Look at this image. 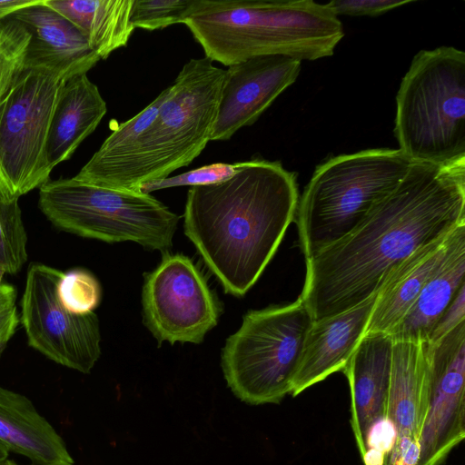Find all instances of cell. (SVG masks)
I'll list each match as a JSON object with an SVG mask.
<instances>
[{
	"label": "cell",
	"mask_w": 465,
	"mask_h": 465,
	"mask_svg": "<svg viewBox=\"0 0 465 465\" xmlns=\"http://www.w3.org/2000/svg\"><path fill=\"white\" fill-rule=\"evenodd\" d=\"M462 322H465V284L459 289L438 319L425 342L431 344L438 342Z\"/></svg>",
	"instance_id": "obj_30"
},
{
	"label": "cell",
	"mask_w": 465,
	"mask_h": 465,
	"mask_svg": "<svg viewBox=\"0 0 465 465\" xmlns=\"http://www.w3.org/2000/svg\"><path fill=\"white\" fill-rule=\"evenodd\" d=\"M296 174L253 158L216 183L193 186L184 233L226 293L243 296L275 254L299 202Z\"/></svg>",
	"instance_id": "obj_2"
},
{
	"label": "cell",
	"mask_w": 465,
	"mask_h": 465,
	"mask_svg": "<svg viewBox=\"0 0 465 465\" xmlns=\"http://www.w3.org/2000/svg\"><path fill=\"white\" fill-rule=\"evenodd\" d=\"M30 34L12 18L0 22V101L25 71Z\"/></svg>",
	"instance_id": "obj_24"
},
{
	"label": "cell",
	"mask_w": 465,
	"mask_h": 465,
	"mask_svg": "<svg viewBox=\"0 0 465 465\" xmlns=\"http://www.w3.org/2000/svg\"><path fill=\"white\" fill-rule=\"evenodd\" d=\"M184 25L205 57L226 66L262 55L328 57L344 36L327 4L312 0H195Z\"/></svg>",
	"instance_id": "obj_3"
},
{
	"label": "cell",
	"mask_w": 465,
	"mask_h": 465,
	"mask_svg": "<svg viewBox=\"0 0 465 465\" xmlns=\"http://www.w3.org/2000/svg\"><path fill=\"white\" fill-rule=\"evenodd\" d=\"M377 294L341 313L313 321L290 394L297 396L331 374L342 371L365 334Z\"/></svg>",
	"instance_id": "obj_17"
},
{
	"label": "cell",
	"mask_w": 465,
	"mask_h": 465,
	"mask_svg": "<svg viewBox=\"0 0 465 465\" xmlns=\"http://www.w3.org/2000/svg\"><path fill=\"white\" fill-rule=\"evenodd\" d=\"M312 322L301 298L248 312L222 350V369L232 393L251 405L280 403L291 392Z\"/></svg>",
	"instance_id": "obj_7"
},
{
	"label": "cell",
	"mask_w": 465,
	"mask_h": 465,
	"mask_svg": "<svg viewBox=\"0 0 465 465\" xmlns=\"http://www.w3.org/2000/svg\"><path fill=\"white\" fill-rule=\"evenodd\" d=\"M4 274L0 270V355L20 323L16 308V289L10 283L3 282Z\"/></svg>",
	"instance_id": "obj_29"
},
{
	"label": "cell",
	"mask_w": 465,
	"mask_h": 465,
	"mask_svg": "<svg viewBox=\"0 0 465 465\" xmlns=\"http://www.w3.org/2000/svg\"><path fill=\"white\" fill-rule=\"evenodd\" d=\"M399 149H368L318 165L299 197L297 228L305 260L353 231L407 173Z\"/></svg>",
	"instance_id": "obj_4"
},
{
	"label": "cell",
	"mask_w": 465,
	"mask_h": 465,
	"mask_svg": "<svg viewBox=\"0 0 465 465\" xmlns=\"http://www.w3.org/2000/svg\"><path fill=\"white\" fill-rule=\"evenodd\" d=\"M0 465H18L15 461L6 459L5 461L0 463Z\"/></svg>",
	"instance_id": "obj_33"
},
{
	"label": "cell",
	"mask_w": 465,
	"mask_h": 465,
	"mask_svg": "<svg viewBox=\"0 0 465 465\" xmlns=\"http://www.w3.org/2000/svg\"><path fill=\"white\" fill-rule=\"evenodd\" d=\"M195 0H133L130 22L134 29L160 30L184 24Z\"/></svg>",
	"instance_id": "obj_25"
},
{
	"label": "cell",
	"mask_w": 465,
	"mask_h": 465,
	"mask_svg": "<svg viewBox=\"0 0 465 465\" xmlns=\"http://www.w3.org/2000/svg\"><path fill=\"white\" fill-rule=\"evenodd\" d=\"M9 450L0 441V463L8 459Z\"/></svg>",
	"instance_id": "obj_32"
},
{
	"label": "cell",
	"mask_w": 465,
	"mask_h": 465,
	"mask_svg": "<svg viewBox=\"0 0 465 465\" xmlns=\"http://www.w3.org/2000/svg\"><path fill=\"white\" fill-rule=\"evenodd\" d=\"M107 112L98 87L86 74L62 86L52 114L46 142V159L53 169L69 159L98 126Z\"/></svg>",
	"instance_id": "obj_21"
},
{
	"label": "cell",
	"mask_w": 465,
	"mask_h": 465,
	"mask_svg": "<svg viewBox=\"0 0 465 465\" xmlns=\"http://www.w3.org/2000/svg\"><path fill=\"white\" fill-rule=\"evenodd\" d=\"M423 346L429 399L416 465H442L465 437V322Z\"/></svg>",
	"instance_id": "obj_12"
},
{
	"label": "cell",
	"mask_w": 465,
	"mask_h": 465,
	"mask_svg": "<svg viewBox=\"0 0 465 465\" xmlns=\"http://www.w3.org/2000/svg\"><path fill=\"white\" fill-rule=\"evenodd\" d=\"M41 0H0V22L14 12L34 5Z\"/></svg>",
	"instance_id": "obj_31"
},
{
	"label": "cell",
	"mask_w": 465,
	"mask_h": 465,
	"mask_svg": "<svg viewBox=\"0 0 465 465\" xmlns=\"http://www.w3.org/2000/svg\"><path fill=\"white\" fill-rule=\"evenodd\" d=\"M0 441L31 465H74L65 442L25 395L0 386Z\"/></svg>",
	"instance_id": "obj_19"
},
{
	"label": "cell",
	"mask_w": 465,
	"mask_h": 465,
	"mask_svg": "<svg viewBox=\"0 0 465 465\" xmlns=\"http://www.w3.org/2000/svg\"><path fill=\"white\" fill-rule=\"evenodd\" d=\"M394 135L411 162L446 164L465 159V53L421 50L396 95Z\"/></svg>",
	"instance_id": "obj_5"
},
{
	"label": "cell",
	"mask_w": 465,
	"mask_h": 465,
	"mask_svg": "<svg viewBox=\"0 0 465 465\" xmlns=\"http://www.w3.org/2000/svg\"><path fill=\"white\" fill-rule=\"evenodd\" d=\"M301 63L285 55H262L228 66L211 141L229 140L241 128L253 124L296 81Z\"/></svg>",
	"instance_id": "obj_14"
},
{
	"label": "cell",
	"mask_w": 465,
	"mask_h": 465,
	"mask_svg": "<svg viewBox=\"0 0 465 465\" xmlns=\"http://www.w3.org/2000/svg\"><path fill=\"white\" fill-rule=\"evenodd\" d=\"M27 236L18 200L0 195V270L15 274L27 261Z\"/></svg>",
	"instance_id": "obj_23"
},
{
	"label": "cell",
	"mask_w": 465,
	"mask_h": 465,
	"mask_svg": "<svg viewBox=\"0 0 465 465\" xmlns=\"http://www.w3.org/2000/svg\"><path fill=\"white\" fill-rule=\"evenodd\" d=\"M450 232L418 248L391 271L378 291L365 334H390L401 322L445 258Z\"/></svg>",
	"instance_id": "obj_18"
},
{
	"label": "cell",
	"mask_w": 465,
	"mask_h": 465,
	"mask_svg": "<svg viewBox=\"0 0 465 465\" xmlns=\"http://www.w3.org/2000/svg\"><path fill=\"white\" fill-rule=\"evenodd\" d=\"M58 297L63 306L71 312H93L101 301V287L90 272L72 270L64 273L58 286Z\"/></svg>",
	"instance_id": "obj_26"
},
{
	"label": "cell",
	"mask_w": 465,
	"mask_h": 465,
	"mask_svg": "<svg viewBox=\"0 0 465 465\" xmlns=\"http://www.w3.org/2000/svg\"><path fill=\"white\" fill-rule=\"evenodd\" d=\"M38 205L58 229L109 243L134 242L168 252L180 217L151 194L73 178L48 180Z\"/></svg>",
	"instance_id": "obj_6"
},
{
	"label": "cell",
	"mask_w": 465,
	"mask_h": 465,
	"mask_svg": "<svg viewBox=\"0 0 465 465\" xmlns=\"http://www.w3.org/2000/svg\"><path fill=\"white\" fill-rule=\"evenodd\" d=\"M413 0H332L327 3L335 15L379 16Z\"/></svg>",
	"instance_id": "obj_28"
},
{
	"label": "cell",
	"mask_w": 465,
	"mask_h": 465,
	"mask_svg": "<svg viewBox=\"0 0 465 465\" xmlns=\"http://www.w3.org/2000/svg\"><path fill=\"white\" fill-rule=\"evenodd\" d=\"M225 70L207 58L185 63L143 135L138 170L141 184L189 165L211 141Z\"/></svg>",
	"instance_id": "obj_8"
},
{
	"label": "cell",
	"mask_w": 465,
	"mask_h": 465,
	"mask_svg": "<svg viewBox=\"0 0 465 465\" xmlns=\"http://www.w3.org/2000/svg\"><path fill=\"white\" fill-rule=\"evenodd\" d=\"M239 166L240 162L234 163H212L175 176H167L146 182L139 186L138 191L150 194V193L156 190L175 186L191 185L193 187L213 184L233 175Z\"/></svg>",
	"instance_id": "obj_27"
},
{
	"label": "cell",
	"mask_w": 465,
	"mask_h": 465,
	"mask_svg": "<svg viewBox=\"0 0 465 465\" xmlns=\"http://www.w3.org/2000/svg\"><path fill=\"white\" fill-rule=\"evenodd\" d=\"M65 81L25 70L0 101V195L20 196L49 180L46 142L54 108Z\"/></svg>",
	"instance_id": "obj_9"
},
{
	"label": "cell",
	"mask_w": 465,
	"mask_h": 465,
	"mask_svg": "<svg viewBox=\"0 0 465 465\" xmlns=\"http://www.w3.org/2000/svg\"><path fill=\"white\" fill-rule=\"evenodd\" d=\"M142 306L143 322L159 343H201L221 314L220 303L196 264L169 252L144 274Z\"/></svg>",
	"instance_id": "obj_11"
},
{
	"label": "cell",
	"mask_w": 465,
	"mask_h": 465,
	"mask_svg": "<svg viewBox=\"0 0 465 465\" xmlns=\"http://www.w3.org/2000/svg\"><path fill=\"white\" fill-rule=\"evenodd\" d=\"M30 34L25 70H37L67 81L86 74L100 60L81 31L45 0L8 16Z\"/></svg>",
	"instance_id": "obj_16"
},
{
	"label": "cell",
	"mask_w": 465,
	"mask_h": 465,
	"mask_svg": "<svg viewBox=\"0 0 465 465\" xmlns=\"http://www.w3.org/2000/svg\"><path fill=\"white\" fill-rule=\"evenodd\" d=\"M428 399L423 342L393 341L387 419L394 438L383 465H416Z\"/></svg>",
	"instance_id": "obj_15"
},
{
	"label": "cell",
	"mask_w": 465,
	"mask_h": 465,
	"mask_svg": "<svg viewBox=\"0 0 465 465\" xmlns=\"http://www.w3.org/2000/svg\"><path fill=\"white\" fill-rule=\"evenodd\" d=\"M393 341L365 334L342 370L351 391V426L364 465H383L393 443L387 419Z\"/></svg>",
	"instance_id": "obj_13"
},
{
	"label": "cell",
	"mask_w": 465,
	"mask_h": 465,
	"mask_svg": "<svg viewBox=\"0 0 465 465\" xmlns=\"http://www.w3.org/2000/svg\"><path fill=\"white\" fill-rule=\"evenodd\" d=\"M84 35L103 60L126 46L134 30L130 22L133 0H45Z\"/></svg>",
	"instance_id": "obj_22"
},
{
	"label": "cell",
	"mask_w": 465,
	"mask_h": 465,
	"mask_svg": "<svg viewBox=\"0 0 465 465\" xmlns=\"http://www.w3.org/2000/svg\"><path fill=\"white\" fill-rule=\"evenodd\" d=\"M465 222V159L411 162L392 192L349 234L306 260L301 299L313 321L376 293L418 248Z\"/></svg>",
	"instance_id": "obj_1"
},
{
	"label": "cell",
	"mask_w": 465,
	"mask_h": 465,
	"mask_svg": "<svg viewBox=\"0 0 465 465\" xmlns=\"http://www.w3.org/2000/svg\"><path fill=\"white\" fill-rule=\"evenodd\" d=\"M465 222L450 232L445 258L428 279L413 305L390 333L393 341L425 342L442 312L465 284Z\"/></svg>",
	"instance_id": "obj_20"
},
{
	"label": "cell",
	"mask_w": 465,
	"mask_h": 465,
	"mask_svg": "<svg viewBox=\"0 0 465 465\" xmlns=\"http://www.w3.org/2000/svg\"><path fill=\"white\" fill-rule=\"evenodd\" d=\"M62 271L32 263L21 299L22 323L29 346L64 367L87 374L101 355L99 321L93 312H69L58 297Z\"/></svg>",
	"instance_id": "obj_10"
}]
</instances>
